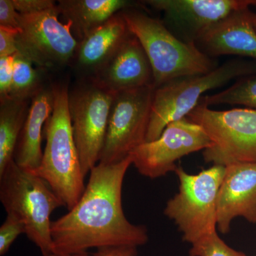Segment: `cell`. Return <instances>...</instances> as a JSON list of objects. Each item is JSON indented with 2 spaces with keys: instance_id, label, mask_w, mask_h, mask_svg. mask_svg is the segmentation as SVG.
<instances>
[{
  "instance_id": "obj_1",
  "label": "cell",
  "mask_w": 256,
  "mask_h": 256,
  "mask_svg": "<svg viewBox=\"0 0 256 256\" xmlns=\"http://www.w3.org/2000/svg\"><path fill=\"white\" fill-rule=\"evenodd\" d=\"M131 164L128 156L119 162L98 163L92 168L77 204L52 222V254L74 255L94 248H138L148 242V229L131 224L122 208V184Z\"/></svg>"
},
{
  "instance_id": "obj_2",
  "label": "cell",
  "mask_w": 256,
  "mask_h": 256,
  "mask_svg": "<svg viewBox=\"0 0 256 256\" xmlns=\"http://www.w3.org/2000/svg\"><path fill=\"white\" fill-rule=\"evenodd\" d=\"M52 88L53 110L44 126L46 146L41 164L33 172L48 184L70 210L85 191V176L69 114L68 87L58 84Z\"/></svg>"
},
{
  "instance_id": "obj_3",
  "label": "cell",
  "mask_w": 256,
  "mask_h": 256,
  "mask_svg": "<svg viewBox=\"0 0 256 256\" xmlns=\"http://www.w3.org/2000/svg\"><path fill=\"white\" fill-rule=\"evenodd\" d=\"M130 32L140 42L152 69L154 87L176 79L214 70L218 62L202 52L196 44L184 42L163 22L138 10H122Z\"/></svg>"
},
{
  "instance_id": "obj_4",
  "label": "cell",
  "mask_w": 256,
  "mask_h": 256,
  "mask_svg": "<svg viewBox=\"0 0 256 256\" xmlns=\"http://www.w3.org/2000/svg\"><path fill=\"white\" fill-rule=\"evenodd\" d=\"M0 201L8 215L21 220L42 256L52 254L50 215L63 203L48 184L14 161L0 174Z\"/></svg>"
},
{
  "instance_id": "obj_5",
  "label": "cell",
  "mask_w": 256,
  "mask_h": 256,
  "mask_svg": "<svg viewBox=\"0 0 256 256\" xmlns=\"http://www.w3.org/2000/svg\"><path fill=\"white\" fill-rule=\"evenodd\" d=\"M252 75H256V60L234 58L208 73L183 77L156 88L146 142L158 139L170 122L188 117L205 92L223 86L234 79Z\"/></svg>"
},
{
  "instance_id": "obj_6",
  "label": "cell",
  "mask_w": 256,
  "mask_h": 256,
  "mask_svg": "<svg viewBox=\"0 0 256 256\" xmlns=\"http://www.w3.org/2000/svg\"><path fill=\"white\" fill-rule=\"evenodd\" d=\"M178 192L166 203L165 216L173 220L184 242L193 244L216 230L217 197L226 166L213 165L196 174L181 166L174 170Z\"/></svg>"
},
{
  "instance_id": "obj_7",
  "label": "cell",
  "mask_w": 256,
  "mask_h": 256,
  "mask_svg": "<svg viewBox=\"0 0 256 256\" xmlns=\"http://www.w3.org/2000/svg\"><path fill=\"white\" fill-rule=\"evenodd\" d=\"M188 118L203 128L212 144L203 152L204 161L230 166L256 162V110H214L202 102Z\"/></svg>"
},
{
  "instance_id": "obj_8",
  "label": "cell",
  "mask_w": 256,
  "mask_h": 256,
  "mask_svg": "<svg viewBox=\"0 0 256 256\" xmlns=\"http://www.w3.org/2000/svg\"><path fill=\"white\" fill-rule=\"evenodd\" d=\"M114 95L89 78L68 92L69 114L85 176L99 163Z\"/></svg>"
},
{
  "instance_id": "obj_9",
  "label": "cell",
  "mask_w": 256,
  "mask_h": 256,
  "mask_svg": "<svg viewBox=\"0 0 256 256\" xmlns=\"http://www.w3.org/2000/svg\"><path fill=\"white\" fill-rule=\"evenodd\" d=\"M154 89L150 86L114 94L99 163L119 162L146 142Z\"/></svg>"
},
{
  "instance_id": "obj_10",
  "label": "cell",
  "mask_w": 256,
  "mask_h": 256,
  "mask_svg": "<svg viewBox=\"0 0 256 256\" xmlns=\"http://www.w3.org/2000/svg\"><path fill=\"white\" fill-rule=\"evenodd\" d=\"M57 6L18 16V53L41 69L58 68L73 60L78 41L69 23L60 22Z\"/></svg>"
},
{
  "instance_id": "obj_11",
  "label": "cell",
  "mask_w": 256,
  "mask_h": 256,
  "mask_svg": "<svg viewBox=\"0 0 256 256\" xmlns=\"http://www.w3.org/2000/svg\"><path fill=\"white\" fill-rule=\"evenodd\" d=\"M210 144L203 128L186 117L170 122L158 139L140 144L130 156L140 174L156 178L174 172L178 160Z\"/></svg>"
},
{
  "instance_id": "obj_12",
  "label": "cell",
  "mask_w": 256,
  "mask_h": 256,
  "mask_svg": "<svg viewBox=\"0 0 256 256\" xmlns=\"http://www.w3.org/2000/svg\"><path fill=\"white\" fill-rule=\"evenodd\" d=\"M164 12L168 22L184 42L196 43L210 28L238 10L256 6V0H146Z\"/></svg>"
},
{
  "instance_id": "obj_13",
  "label": "cell",
  "mask_w": 256,
  "mask_h": 256,
  "mask_svg": "<svg viewBox=\"0 0 256 256\" xmlns=\"http://www.w3.org/2000/svg\"><path fill=\"white\" fill-rule=\"evenodd\" d=\"M88 78L114 94L154 86L150 62L140 42L132 34L114 54Z\"/></svg>"
},
{
  "instance_id": "obj_14",
  "label": "cell",
  "mask_w": 256,
  "mask_h": 256,
  "mask_svg": "<svg viewBox=\"0 0 256 256\" xmlns=\"http://www.w3.org/2000/svg\"><path fill=\"white\" fill-rule=\"evenodd\" d=\"M236 217L256 224V162L226 166L217 197V227L220 233H228Z\"/></svg>"
},
{
  "instance_id": "obj_15",
  "label": "cell",
  "mask_w": 256,
  "mask_h": 256,
  "mask_svg": "<svg viewBox=\"0 0 256 256\" xmlns=\"http://www.w3.org/2000/svg\"><path fill=\"white\" fill-rule=\"evenodd\" d=\"M254 14L250 8L238 10L208 30L195 44L212 58L234 55L256 60Z\"/></svg>"
},
{
  "instance_id": "obj_16",
  "label": "cell",
  "mask_w": 256,
  "mask_h": 256,
  "mask_svg": "<svg viewBox=\"0 0 256 256\" xmlns=\"http://www.w3.org/2000/svg\"><path fill=\"white\" fill-rule=\"evenodd\" d=\"M130 34L122 11L120 12L78 42L74 58L76 66L92 77Z\"/></svg>"
},
{
  "instance_id": "obj_17",
  "label": "cell",
  "mask_w": 256,
  "mask_h": 256,
  "mask_svg": "<svg viewBox=\"0 0 256 256\" xmlns=\"http://www.w3.org/2000/svg\"><path fill=\"white\" fill-rule=\"evenodd\" d=\"M54 107L53 88H45L32 98L28 117L14 154V161L22 168L34 171L43 156L42 149L43 129Z\"/></svg>"
},
{
  "instance_id": "obj_18",
  "label": "cell",
  "mask_w": 256,
  "mask_h": 256,
  "mask_svg": "<svg viewBox=\"0 0 256 256\" xmlns=\"http://www.w3.org/2000/svg\"><path fill=\"white\" fill-rule=\"evenodd\" d=\"M130 5L126 0H60L56 6L78 42Z\"/></svg>"
},
{
  "instance_id": "obj_19",
  "label": "cell",
  "mask_w": 256,
  "mask_h": 256,
  "mask_svg": "<svg viewBox=\"0 0 256 256\" xmlns=\"http://www.w3.org/2000/svg\"><path fill=\"white\" fill-rule=\"evenodd\" d=\"M31 100L10 97L0 101V174L14 161L15 149Z\"/></svg>"
},
{
  "instance_id": "obj_20",
  "label": "cell",
  "mask_w": 256,
  "mask_h": 256,
  "mask_svg": "<svg viewBox=\"0 0 256 256\" xmlns=\"http://www.w3.org/2000/svg\"><path fill=\"white\" fill-rule=\"evenodd\" d=\"M200 101L208 107L228 104L244 106L256 110V75L237 79L232 86L214 95L203 96Z\"/></svg>"
},
{
  "instance_id": "obj_21",
  "label": "cell",
  "mask_w": 256,
  "mask_h": 256,
  "mask_svg": "<svg viewBox=\"0 0 256 256\" xmlns=\"http://www.w3.org/2000/svg\"><path fill=\"white\" fill-rule=\"evenodd\" d=\"M33 64L18 52L15 54L10 98L32 100L44 88L40 75Z\"/></svg>"
},
{
  "instance_id": "obj_22",
  "label": "cell",
  "mask_w": 256,
  "mask_h": 256,
  "mask_svg": "<svg viewBox=\"0 0 256 256\" xmlns=\"http://www.w3.org/2000/svg\"><path fill=\"white\" fill-rule=\"evenodd\" d=\"M190 256H246L244 252L229 247L218 236L216 230L192 244Z\"/></svg>"
},
{
  "instance_id": "obj_23",
  "label": "cell",
  "mask_w": 256,
  "mask_h": 256,
  "mask_svg": "<svg viewBox=\"0 0 256 256\" xmlns=\"http://www.w3.org/2000/svg\"><path fill=\"white\" fill-rule=\"evenodd\" d=\"M25 234L22 222L13 216H6V220L0 227V256H4L18 236Z\"/></svg>"
},
{
  "instance_id": "obj_24",
  "label": "cell",
  "mask_w": 256,
  "mask_h": 256,
  "mask_svg": "<svg viewBox=\"0 0 256 256\" xmlns=\"http://www.w3.org/2000/svg\"><path fill=\"white\" fill-rule=\"evenodd\" d=\"M14 56L0 58V101L10 98L14 72Z\"/></svg>"
},
{
  "instance_id": "obj_25",
  "label": "cell",
  "mask_w": 256,
  "mask_h": 256,
  "mask_svg": "<svg viewBox=\"0 0 256 256\" xmlns=\"http://www.w3.org/2000/svg\"><path fill=\"white\" fill-rule=\"evenodd\" d=\"M15 10L21 14H35L56 6L52 0H12Z\"/></svg>"
},
{
  "instance_id": "obj_26",
  "label": "cell",
  "mask_w": 256,
  "mask_h": 256,
  "mask_svg": "<svg viewBox=\"0 0 256 256\" xmlns=\"http://www.w3.org/2000/svg\"><path fill=\"white\" fill-rule=\"evenodd\" d=\"M18 16L12 0H0V28L18 31Z\"/></svg>"
},
{
  "instance_id": "obj_27",
  "label": "cell",
  "mask_w": 256,
  "mask_h": 256,
  "mask_svg": "<svg viewBox=\"0 0 256 256\" xmlns=\"http://www.w3.org/2000/svg\"><path fill=\"white\" fill-rule=\"evenodd\" d=\"M16 30L0 28V58L14 56L18 52Z\"/></svg>"
},
{
  "instance_id": "obj_28",
  "label": "cell",
  "mask_w": 256,
  "mask_h": 256,
  "mask_svg": "<svg viewBox=\"0 0 256 256\" xmlns=\"http://www.w3.org/2000/svg\"><path fill=\"white\" fill-rule=\"evenodd\" d=\"M137 247L118 246L102 248L94 252H82L74 255L60 256L52 254L50 256H137Z\"/></svg>"
},
{
  "instance_id": "obj_29",
  "label": "cell",
  "mask_w": 256,
  "mask_h": 256,
  "mask_svg": "<svg viewBox=\"0 0 256 256\" xmlns=\"http://www.w3.org/2000/svg\"><path fill=\"white\" fill-rule=\"evenodd\" d=\"M254 26L256 31V14H254Z\"/></svg>"
}]
</instances>
